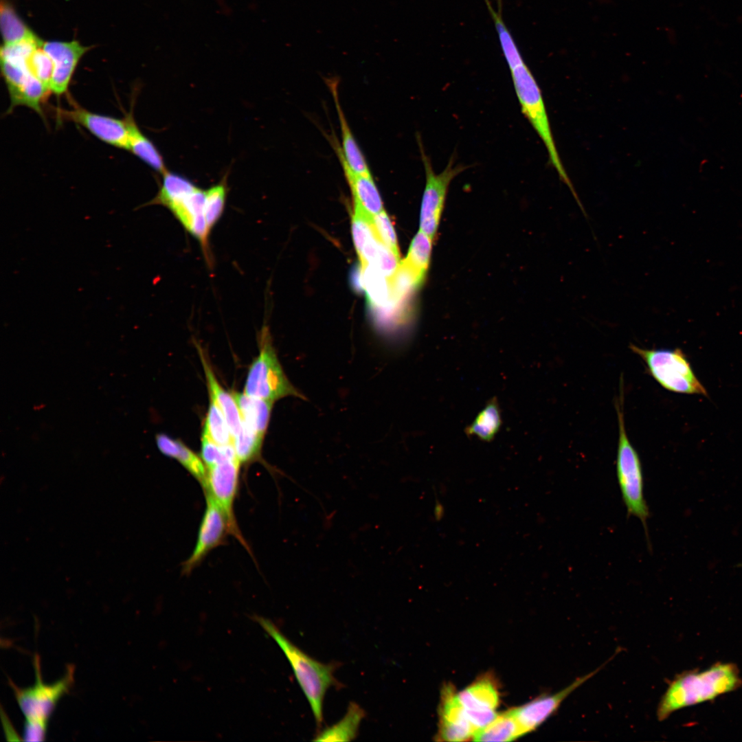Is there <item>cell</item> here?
Wrapping results in <instances>:
<instances>
[{
  "label": "cell",
  "mask_w": 742,
  "mask_h": 742,
  "mask_svg": "<svg viewBox=\"0 0 742 742\" xmlns=\"http://www.w3.org/2000/svg\"><path fill=\"white\" fill-rule=\"evenodd\" d=\"M741 685L738 667L732 663L718 662L703 671L684 672L671 682L661 697L657 719L664 721L680 709L714 700Z\"/></svg>",
  "instance_id": "6da1fadb"
},
{
  "label": "cell",
  "mask_w": 742,
  "mask_h": 742,
  "mask_svg": "<svg viewBox=\"0 0 742 742\" xmlns=\"http://www.w3.org/2000/svg\"><path fill=\"white\" fill-rule=\"evenodd\" d=\"M159 205L166 207L183 227L199 243L205 260L212 265L210 247L211 230L205 218V190L186 177L166 171L156 196L142 207Z\"/></svg>",
  "instance_id": "7a4b0ae2"
},
{
  "label": "cell",
  "mask_w": 742,
  "mask_h": 742,
  "mask_svg": "<svg viewBox=\"0 0 742 742\" xmlns=\"http://www.w3.org/2000/svg\"><path fill=\"white\" fill-rule=\"evenodd\" d=\"M254 619L273 639L289 662L297 681L313 714L318 730L323 722V703L326 691L341 684L334 677L335 663H322L292 643L269 619L255 616Z\"/></svg>",
  "instance_id": "3957f363"
},
{
  "label": "cell",
  "mask_w": 742,
  "mask_h": 742,
  "mask_svg": "<svg viewBox=\"0 0 742 742\" xmlns=\"http://www.w3.org/2000/svg\"><path fill=\"white\" fill-rule=\"evenodd\" d=\"M40 659L34 657L35 682L27 688H19L9 681L19 707L25 717L23 740L43 741L45 739L48 722L60 699L74 683V665H68L63 676L55 682L47 684L43 682Z\"/></svg>",
  "instance_id": "277c9868"
},
{
  "label": "cell",
  "mask_w": 742,
  "mask_h": 742,
  "mask_svg": "<svg viewBox=\"0 0 742 742\" xmlns=\"http://www.w3.org/2000/svg\"><path fill=\"white\" fill-rule=\"evenodd\" d=\"M43 42L35 34L19 42L2 45L1 69L10 99L8 112L18 106L37 110L49 93V89L33 76L29 65L31 54Z\"/></svg>",
  "instance_id": "5b68a950"
},
{
  "label": "cell",
  "mask_w": 742,
  "mask_h": 742,
  "mask_svg": "<svg viewBox=\"0 0 742 742\" xmlns=\"http://www.w3.org/2000/svg\"><path fill=\"white\" fill-rule=\"evenodd\" d=\"M620 387V396L616 405L618 425L616 461L617 480L627 508V517L632 515L640 520L649 539L647 519L649 517V509L644 493L642 466L639 455L631 443L627 433L623 410L622 383Z\"/></svg>",
  "instance_id": "8992f818"
},
{
  "label": "cell",
  "mask_w": 742,
  "mask_h": 742,
  "mask_svg": "<svg viewBox=\"0 0 742 742\" xmlns=\"http://www.w3.org/2000/svg\"><path fill=\"white\" fill-rule=\"evenodd\" d=\"M259 345V354L247 372L244 393L272 402L287 396L307 400L285 374L267 326L260 331Z\"/></svg>",
  "instance_id": "52a82bcc"
},
{
  "label": "cell",
  "mask_w": 742,
  "mask_h": 742,
  "mask_svg": "<svg viewBox=\"0 0 742 742\" xmlns=\"http://www.w3.org/2000/svg\"><path fill=\"white\" fill-rule=\"evenodd\" d=\"M629 348L640 357L649 374L664 389L679 394L708 395L679 348L647 349L633 344Z\"/></svg>",
  "instance_id": "ba28073f"
},
{
  "label": "cell",
  "mask_w": 742,
  "mask_h": 742,
  "mask_svg": "<svg viewBox=\"0 0 742 742\" xmlns=\"http://www.w3.org/2000/svg\"><path fill=\"white\" fill-rule=\"evenodd\" d=\"M418 144L423 161L425 185L420 212V229L433 240L438 231L450 183L455 177L467 167L456 164L451 157L445 168L439 173L434 171L429 157L427 155L420 136Z\"/></svg>",
  "instance_id": "9c48e42d"
},
{
  "label": "cell",
  "mask_w": 742,
  "mask_h": 742,
  "mask_svg": "<svg viewBox=\"0 0 742 742\" xmlns=\"http://www.w3.org/2000/svg\"><path fill=\"white\" fill-rule=\"evenodd\" d=\"M240 466V462L237 458H230L207 467L205 481L202 487L204 493L210 495L225 513L229 523L231 534L245 546L234 513Z\"/></svg>",
  "instance_id": "30bf717a"
},
{
  "label": "cell",
  "mask_w": 742,
  "mask_h": 742,
  "mask_svg": "<svg viewBox=\"0 0 742 742\" xmlns=\"http://www.w3.org/2000/svg\"><path fill=\"white\" fill-rule=\"evenodd\" d=\"M70 109H58L60 118L83 126L95 137L112 146L128 148V125L126 119H119L91 112L76 104Z\"/></svg>",
  "instance_id": "8fae6325"
},
{
  "label": "cell",
  "mask_w": 742,
  "mask_h": 742,
  "mask_svg": "<svg viewBox=\"0 0 742 742\" xmlns=\"http://www.w3.org/2000/svg\"><path fill=\"white\" fill-rule=\"evenodd\" d=\"M205 510L199 526L196 543L189 558L183 565V572L188 573L214 548L221 545L227 533L231 534L229 521L218 504L205 494Z\"/></svg>",
  "instance_id": "7c38bea8"
},
{
  "label": "cell",
  "mask_w": 742,
  "mask_h": 742,
  "mask_svg": "<svg viewBox=\"0 0 742 742\" xmlns=\"http://www.w3.org/2000/svg\"><path fill=\"white\" fill-rule=\"evenodd\" d=\"M603 666L576 678L566 687L555 693L539 697L521 707L512 709L522 734L532 732L541 726L559 709L570 694L595 675Z\"/></svg>",
  "instance_id": "4fadbf2b"
},
{
  "label": "cell",
  "mask_w": 742,
  "mask_h": 742,
  "mask_svg": "<svg viewBox=\"0 0 742 742\" xmlns=\"http://www.w3.org/2000/svg\"><path fill=\"white\" fill-rule=\"evenodd\" d=\"M43 47L53 63L50 91L61 96L67 92L79 61L90 47L82 45L76 40L46 41Z\"/></svg>",
  "instance_id": "5bb4252c"
},
{
  "label": "cell",
  "mask_w": 742,
  "mask_h": 742,
  "mask_svg": "<svg viewBox=\"0 0 742 742\" xmlns=\"http://www.w3.org/2000/svg\"><path fill=\"white\" fill-rule=\"evenodd\" d=\"M326 82L335 102L341 135V146H338L337 142L334 140L333 142V147L335 148L337 154L342 157L349 168L355 173L370 175L371 173L366 158L355 139L340 104L337 82L335 79H328Z\"/></svg>",
  "instance_id": "9a60e30c"
},
{
  "label": "cell",
  "mask_w": 742,
  "mask_h": 742,
  "mask_svg": "<svg viewBox=\"0 0 742 742\" xmlns=\"http://www.w3.org/2000/svg\"><path fill=\"white\" fill-rule=\"evenodd\" d=\"M347 182L350 188L353 204L361 207L373 216L383 209V201L372 175L355 173L338 155Z\"/></svg>",
  "instance_id": "2e32d148"
},
{
  "label": "cell",
  "mask_w": 742,
  "mask_h": 742,
  "mask_svg": "<svg viewBox=\"0 0 742 742\" xmlns=\"http://www.w3.org/2000/svg\"><path fill=\"white\" fill-rule=\"evenodd\" d=\"M200 356L207 381L210 399L221 409L234 437L238 433L242 425V417L237 403L233 396L227 392L218 383L210 364L201 350Z\"/></svg>",
  "instance_id": "e0dca14e"
},
{
  "label": "cell",
  "mask_w": 742,
  "mask_h": 742,
  "mask_svg": "<svg viewBox=\"0 0 742 742\" xmlns=\"http://www.w3.org/2000/svg\"><path fill=\"white\" fill-rule=\"evenodd\" d=\"M159 450L165 456L177 460L203 486L207 468L195 453L179 440L159 434L156 436Z\"/></svg>",
  "instance_id": "ac0fdd59"
},
{
  "label": "cell",
  "mask_w": 742,
  "mask_h": 742,
  "mask_svg": "<svg viewBox=\"0 0 742 742\" xmlns=\"http://www.w3.org/2000/svg\"><path fill=\"white\" fill-rule=\"evenodd\" d=\"M243 421L252 429L265 436L267 429L273 403L246 394L234 392Z\"/></svg>",
  "instance_id": "d6986e66"
},
{
  "label": "cell",
  "mask_w": 742,
  "mask_h": 742,
  "mask_svg": "<svg viewBox=\"0 0 742 742\" xmlns=\"http://www.w3.org/2000/svg\"><path fill=\"white\" fill-rule=\"evenodd\" d=\"M125 119L128 130L127 150L163 175L167 169L156 146L140 131L131 114H128Z\"/></svg>",
  "instance_id": "ffe728a7"
},
{
  "label": "cell",
  "mask_w": 742,
  "mask_h": 742,
  "mask_svg": "<svg viewBox=\"0 0 742 742\" xmlns=\"http://www.w3.org/2000/svg\"><path fill=\"white\" fill-rule=\"evenodd\" d=\"M366 717L365 710L357 704L350 702L344 717L337 723L319 730L314 741H350L358 735L361 721Z\"/></svg>",
  "instance_id": "44dd1931"
},
{
  "label": "cell",
  "mask_w": 742,
  "mask_h": 742,
  "mask_svg": "<svg viewBox=\"0 0 742 742\" xmlns=\"http://www.w3.org/2000/svg\"><path fill=\"white\" fill-rule=\"evenodd\" d=\"M457 695L460 704L466 710H495L499 703L497 690L488 679L473 683Z\"/></svg>",
  "instance_id": "7402d4cb"
},
{
  "label": "cell",
  "mask_w": 742,
  "mask_h": 742,
  "mask_svg": "<svg viewBox=\"0 0 742 742\" xmlns=\"http://www.w3.org/2000/svg\"><path fill=\"white\" fill-rule=\"evenodd\" d=\"M523 736L512 710L497 717L473 735L475 741H511Z\"/></svg>",
  "instance_id": "603a6c76"
},
{
  "label": "cell",
  "mask_w": 742,
  "mask_h": 742,
  "mask_svg": "<svg viewBox=\"0 0 742 742\" xmlns=\"http://www.w3.org/2000/svg\"><path fill=\"white\" fill-rule=\"evenodd\" d=\"M433 240L419 230L410 244L406 258L401 260L416 276L421 286L429 265Z\"/></svg>",
  "instance_id": "cb8c5ba5"
},
{
  "label": "cell",
  "mask_w": 742,
  "mask_h": 742,
  "mask_svg": "<svg viewBox=\"0 0 742 742\" xmlns=\"http://www.w3.org/2000/svg\"><path fill=\"white\" fill-rule=\"evenodd\" d=\"M502 425L501 412L496 398H493L466 429L468 436L489 442L494 439Z\"/></svg>",
  "instance_id": "d4e9b609"
},
{
  "label": "cell",
  "mask_w": 742,
  "mask_h": 742,
  "mask_svg": "<svg viewBox=\"0 0 742 742\" xmlns=\"http://www.w3.org/2000/svg\"><path fill=\"white\" fill-rule=\"evenodd\" d=\"M0 8L3 44L16 43L35 35L7 1L1 0Z\"/></svg>",
  "instance_id": "484cf974"
},
{
  "label": "cell",
  "mask_w": 742,
  "mask_h": 742,
  "mask_svg": "<svg viewBox=\"0 0 742 742\" xmlns=\"http://www.w3.org/2000/svg\"><path fill=\"white\" fill-rule=\"evenodd\" d=\"M264 437L242 422L238 433L233 438V446L240 464L252 462L260 456Z\"/></svg>",
  "instance_id": "4316f807"
},
{
  "label": "cell",
  "mask_w": 742,
  "mask_h": 742,
  "mask_svg": "<svg viewBox=\"0 0 742 742\" xmlns=\"http://www.w3.org/2000/svg\"><path fill=\"white\" fill-rule=\"evenodd\" d=\"M202 434L221 446L233 444V436L227 420L221 409L211 399Z\"/></svg>",
  "instance_id": "83f0119b"
},
{
  "label": "cell",
  "mask_w": 742,
  "mask_h": 742,
  "mask_svg": "<svg viewBox=\"0 0 742 742\" xmlns=\"http://www.w3.org/2000/svg\"><path fill=\"white\" fill-rule=\"evenodd\" d=\"M227 194V188L225 181L219 182L205 190V218L211 231L224 212Z\"/></svg>",
  "instance_id": "f1b7e54d"
},
{
  "label": "cell",
  "mask_w": 742,
  "mask_h": 742,
  "mask_svg": "<svg viewBox=\"0 0 742 742\" xmlns=\"http://www.w3.org/2000/svg\"><path fill=\"white\" fill-rule=\"evenodd\" d=\"M201 456L206 468L225 459L237 458L233 444L221 446L202 434Z\"/></svg>",
  "instance_id": "f546056e"
},
{
  "label": "cell",
  "mask_w": 742,
  "mask_h": 742,
  "mask_svg": "<svg viewBox=\"0 0 742 742\" xmlns=\"http://www.w3.org/2000/svg\"><path fill=\"white\" fill-rule=\"evenodd\" d=\"M43 43L37 47L31 54L29 65L33 76L50 90L53 63L49 56L43 49Z\"/></svg>",
  "instance_id": "4dcf8cb0"
},
{
  "label": "cell",
  "mask_w": 742,
  "mask_h": 742,
  "mask_svg": "<svg viewBox=\"0 0 742 742\" xmlns=\"http://www.w3.org/2000/svg\"><path fill=\"white\" fill-rule=\"evenodd\" d=\"M372 225L377 238L400 257L396 235L391 221L384 210L373 216Z\"/></svg>",
  "instance_id": "1f68e13d"
},
{
  "label": "cell",
  "mask_w": 742,
  "mask_h": 742,
  "mask_svg": "<svg viewBox=\"0 0 742 742\" xmlns=\"http://www.w3.org/2000/svg\"><path fill=\"white\" fill-rule=\"evenodd\" d=\"M400 262V257L379 239L378 254L374 265L388 278L394 273Z\"/></svg>",
  "instance_id": "d6a6232c"
}]
</instances>
